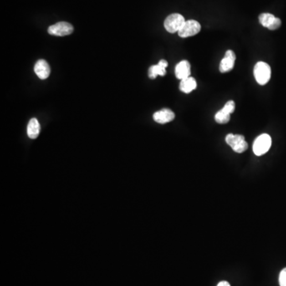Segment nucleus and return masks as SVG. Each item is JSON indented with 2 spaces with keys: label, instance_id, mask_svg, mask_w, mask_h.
Masks as SVG:
<instances>
[{
  "label": "nucleus",
  "instance_id": "18",
  "mask_svg": "<svg viewBox=\"0 0 286 286\" xmlns=\"http://www.w3.org/2000/svg\"><path fill=\"white\" fill-rule=\"evenodd\" d=\"M159 65H161V66L164 67V68H166V67L168 66V62L165 61V60H161L160 62H159Z\"/></svg>",
  "mask_w": 286,
  "mask_h": 286
},
{
  "label": "nucleus",
  "instance_id": "3",
  "mask_svg": "<svg viewBox=\"0 0 286 286\" xmlns=\"http://www.w3.org/2000/svg\"><path fill=\"white\" fill-rule=\"evenodd\" d=\"M272 145L271 137L267 134H262L257 137L254 143L253 151L257 156L267 154Z\"/></svg>",
  "mask_w": 286,
  "mask_h": 286
},
{
  "label": "nucleus",
  "instance_id": "14",
  "mask_svg": "<svg viewBox=\"0 0 286 286\" xmlns=\"http://www.w3.org/2000/svg\"><path fill=\"white\" fill-rule=\"evenodd\" d=\"M165 74H166L165 68L159 65V64L152 65L149 68V77H150V79H155L157 76L159 75L164 77Z\"/></svg>",
  "mask_w": 286,
  "mask_h": 286
},
{
  "label": "nucleus",
  "instance_id": "7",
  "mask_svg": "<svg viewBox=\"0 0 286 286\" xmlns=\"http://www.w3.org/2000/svg\"><path fill=\"white\" fill-rule=\"evenodd\" d=\"M258 20L261 24L264 27H267L270 31H275L279 28L282 25V21L280 18L270 13H263L260 15Z\"/></svg>",
  "mask_w": 286,
  "mask_h": 286
},
{
  "label": "nucleus",
  "instance_id": "19",
  "mask_svg": "<svg viewBox=\"0 0 286 286\" xmlns=\"http://www.w3.org/2000/svg\"><path fill=\"white\" fill-rule=\"evenodd\" d=\"M230 286V284H229L228 282H225V281H223V282H220V283H219L218 286Z\"/></svg>",
  "mask_w": 286,
  "mask_h": 286
},
{
  "label": "nucleus",
  "instance_id": "17",
  "mask_svg": "<svg viewBox=\"0 0 286 286\" xmlns=\"http://www.w3.org/2000/svg\"><path fill=\"white\" fill-rule=\"evenodd\" d=\"M280 286H286V268L283 269L279 275Z\"/></svg>",
  "mask_w": 286,
  "mask_h": 286
},
{
  "label": "nucleus",
  "instance_id": "8",
  "mask_svg": "<svg viewBox=\"0 0 286 286\" xmlns=\"http://www.w3.org/2000/svg\"><path fill=\"white\" fill-rule=\"evenodd\" d=\"M236 53L232 50H227L225 53V56L220 62V73H228L233 69L236 62Z\"/></svg>",
  "mask_w": 286,
  "mask_h": 286
},
{
  "label": "nucleus",
  "instance_id": "16",
  "mask_svg": "<svg viewBox=\"0 0 286 286\" xmlns=\"http://www.w3.org/2000/svg\"><path fill=\"white\" fill-rule=\"evenodd\" d=\"M235 109H236V104H235L233 100H230V101L226 103L225 105L223 106V108H222V110L230 114H232L235 111Z\"/></svg>",
  "mask_w": 286,
  "mask_h": 286
},
{
  "label": "nucleus",
  "instance_id": "5",
  "mask_svg": "<svg viewBox=\"0 0 286 286\" xmlns=\"http://www.w3.org/2000/svg\"><path fill=\"white\" fill-rule=\"evenodd\" d=\"M201 31V25L196 20H188L185 21L181 30L178 31V35L181 38H190L200 33Z\"/></svg>",
  "mask_w": 286,
  "mask_h": 286
},
{
  "label": "nucleus",
  "instance_id": "2",
  "mask_svg": "<svg viewBox=\"0 0 286 286\" xmlns=\"http://www.w3.org/2000/svg\"><path fill=\"white\" fill-rule=\"evenodd\" d=\"M225 140L231 149L238 154H242L248 149V143L245 140L243 135L228 134Z\"/></svg>",
  "mask_w": 286,
  "mask_h": 286
},
{
  "label": "nucleus",
  "instance_id": "9",
  "mask_svg": "<svg viewBox=\"0 0 286 286\" xmlns=\"http://www.w3.org/2000/svg\"><path fill=\"white\" fill-rule=\"evenodd\" d=\"M153 118L156 123L165 124L173 121L175 119V114L170 109L164 108V109H161V111L154 113Z\"/></svg>",
  "mask_w": 286,
  "mask_h": 286
},
{
  "label": "nucleus",
  "instance_id": "10",
  "mask_svg": "<svg viewBox=\"0 0 286 286\" xmlns=\"http://www.w3.org/2000/svg\"><path fill=\"white\" fill-rule=\"evenodd\" d=\"M175 74L177 79H186L191 75V66H190V62L188 61H181L176 64L175 68Z\"/></svg>",
  "mask_w": 286,
  "mask_h": 286
},
{
  "label": "nucleus",
  "instance_id": "4",
  "mask_svg": "<svg viewBox=\"0 0 286 286\" xmlns=\"http://www.w3.org/2000/svg\"><path fill=\"white\" fill-rule=\"evenodd\" d=\"M185 19L180 14H172L165 18L164 27L169 33H174L181 30Z\"/></svg>",
  "mask_w": 286,
  "mask_h": 286
},
{
  "label": "nucleus",
  "instance_id": "13",
  "mask_svg": "<svg viewBox=\"0 0 286 286\" xmlns=\"http://www.w3.org/2000/svg\"><path fill=\"white\" fill-rule=\"evenodd\" d=\"M180 90L182 93H191V91H193L194 89L196 88V79H194L193 77H190L181 80L180 83Z\"/></svg>",
  "mask_w": 286,
  "mask_h": 286
},
{
  "label": "nucleus",
  "instance_id": "1",
  "mask_svg": "<svg viewBox=\"0 0 286 286\" xmlns=\"http://www.w3.org/2000/svg\"><path fill=\"white\" fill-rule=\"evenodd\" d=\"M254 76L257 84L265 85L268 83L271 77V68L267 63L257 62L254 68Z\"/></svg>",
  "mask_w": 286,
  "mask_h": 286
},
{
  "label": "nucleus",
  "instance_id": "15",
  "mask_svg": "<svg viewBox=\"0 0 286 286\" xmlns=\"http://www.w3.org/2000/svg\"><path fill=\"white\" fill-rule=\"evenodd\" d=\"M230 119H231V114L226 112L222 109L219 111L218 112H216L215 115V120L216 123L220 124H227L230 121Z\"/></svg>",
  "mask_w": 286,
  "mask_h": 286
},
{
  "label": "nucleus",
  "instance_id": "11",
  "mask_svg": "<svg viewBox=\"0 0 286 286\" xmlns=\"http://www.w3.org/2000/svg\"><path fill=\"white\" fill-rule=\"evenodd\" d=\"M34 72L40 79H46L50 74V67L45 60H39L34 65Z\"/></svg>",
  "mask_w": 286,
  "mask_h": 286
},
{
  "label": "nucleus",
  "instance_id": "6",
  "mask_svg": "<svg viewBox=\"0 0 286 286\" xmlns=\"http://www.w3.org/2000/svg\"><path fill=\"white\" fill-rule=\"evenodd\" d=\"M73 30L74 29L70 23L66 22H60L48 27V33L51 35L63 37V36L71 34L73 33Z\"/></svg>",
  "mask_w": 286,
  "mask_h": 286
},
{
  "label": "nucleus",
  "instance_id": "12",
  "mask_svg": "<svg viewBox=\"0 0 286 286\" xmlns=\"http://www.w3.org/2000/svg\"><path fill=\"white\" fill-rule=\"evenodd\" d=\"M40 130H41V127L38 119L34 118L31 119L27 126V134L29 138L31 139H37L39 135Z\"/></svg>",
  "mask_w": 286,
  "mask_h": 286
}]
</instances>
